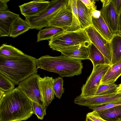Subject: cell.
<instances>
[{"mask_svg":"<svg viewBox=\"0 0 121 121\" xmlns=\"http://www.w3.org/2000/svg\"><path fill=\"white\" fill-rule=\"evenodd\" d=\"M5 92L0 90V98H1L5 93Z\"/></svg>","mask_w":121,"mask_h":121,"instance_id":"obj_38","label":"cell"},{"mask_svg":"<svg viewBox=\"0 0 121 121\" xmlns=\"http://www.w3.org/2000/svg\"><path fill=\"white\" fill-rule=\"evenodd\" d=\"M111 2L116 13L119 15L121 11V0H111Z\"/></svg>","mask_w":121,"mask_h":121,"instance_id":"obj_33","label":"cell"},{"mask_svg":"<svg viewBox=\"0 0 121 121\" xmlns=\"http://www.w3.org/2000/svg\"><path fill=\"white\" fill-rule=\"evenodd\" d=\"M72 21V13L70 0L61 7L55 17L50 21L48 26L60 28L67 31L70 28Z\"/></svg>","mask_w":121,"mask_h":121,"instance_id":"obj_9","label":"cell"},{"mask_svg":"<svg viewBox=\"0 0 121 121\" xmlns=\"http://www.w3.org/2000/svg\"><path fill=\"white\" fill-rule=\"evenodd\" d=\"M111 66L109 65L104 64L98 65L93 68L91 74L81 88V93L80 95H95L102 79Z\"/></svg>","mask_w":121,"mask_h":121,"instance_id":"obj_6","label":"cell"},{"mask_svg":"<svg viewBox=\"0 0 121 121\" xmlns=\"http://www.w3.org/2000/svg\"><path fill=\"white\" fill-rule=\"evenodd\" d=\"M80 0L84 4L88 9L89 11L91 14L93 11L96 10V6L95 5L96 2L95 0Z\"/></svg>","mask_w":121,"mask_h":121,"instance_id":"obj_30","label":"cell"},{"mask_svg":"<svg viewBox=\"0 0 121 121\" xmlns=\"http://www.w3.org/2000/svg\"><path fill=\"white\" fill-rule=\"evenodd\" d=\"M36 58L25 54L8 57L0 55V73L15 85L38 72Z\"/></svg>","mask_w":121,"mask_h":121,"instance_id":"obj_2","label":"cell"},{"mask_svg":"<svg viewBox=\"0 0 121 121\" xmlns=\"http://www.w3.org/2000/svg\"><path fill=\"white\" fill-rule=\"evenodd\" d=\"M9 0H0V11H4L8 10L7 3Z\"/></svg>","mask_w":121,"mask_h":121,"instance_id":"obj_34","label":"cell"},{"mask_svg":"<svg viewBox=\"0 0 121 121\" xmlns=\"http://www.w3.org/2000/svg\"><path fill=\"white\" fill-rule=\"evenodd\" d=\"M22 51L10 45L3 44L0 47V55L8 57L17 56L24 54Z\"/></svg>","mask_w":121,"mask_h":121,"instance_id":"obj_24","label":"cell"},{"mask_svg":"<svg viewBox=\"0 0 121 121\" xmlns=\"http://www.w3.org/2000/svg\"><path fill=\"white\" fill-rule=\"evenodd\" d=\"M82 60L70 58L62 55L57 56L46 55L36 59L37 69L55 73L62 77L80 75L83 68Z\"/></svg>","mask_w":121,"mask_h":121,"instance_id":"obj_3","label":"cell"},{"mask_svg":"<svg viewBox=\"0 0 121 121\" xmlns=\"http://www.w3.org/2000/svg\"><path fill=\"white\" fill-rule=\"evenodd\" d=\"M92 17L95 18H99L101 15V13L100 10H97L93 11L92 13Z\"/></svg>","mask_w":121,"mask_h":121,"instance_id":"obj_36","label":"cell"},{"mask_svg":"<svg viewBox=\"0 0 121 121\" xmlns=\"http://www.w3.org/2000/svg\"><path fill=\"white\" fill-rule=\"evenodd\" d=\"M30 29H31V27L27 22L19 17L15 21L12 26L9 37L13 38L16 37Z\"/></svg>","mask_w":121,"mask_h":121,"instance_id":"obj_21","label":"cell"},{"mask_svg":"<svg viewBox=\"0 0 121 121\" xmlns=\"http://www.w3.org/2000/svg\"><path fill=\"white\" fill-rule=\"evenodd\" d=\"M54 79L52 77H39V85L42 102L47 108L54 99L53 89Z\"/></svg>","mask_w":121,"mask_h":121,"instance_id":"obj_10","label":"cell"},{"mask_svg":"<svg viewBox=\"0 0 121 121\" xmlns=\"http://www.w3.org/2000/svg\"><path fill=\"white\" fill-rule=\"evenodd\" d=\"M117 93V94L121 93V84H120L119 85H118Z\"/></svg>","mask_w":121,"mask_h":121,"instance_id":"obj_37","label":"cell"},{"mask_svg":"<svg viewBox=\"0 0 121 121\" xmlns=\"http://www.w3.org/2000/svg\"><path fill=\"white\" fill-rule=\"evenodd\" d=\"M62 55L72 59H89L87 47L81 45L71 46L58 50Z\"/></svg>","mask_w":121,"mask_h":121,"instance_id":"obj_15","label":"cell"},{"mask_svg":"<svg viewBox=\"0 0 121 121\" xmlns=\"http://www.w3.org/2000/svg\"><path fill=\"white\" fill-rule=\"evenodd\" d=\"M91 42L84 30L73 31H64L49 41L50 48L53 50L68 46L81 45L87 47Z\"/></svg>","mask_w":121,"mask_h":121,"instance_id":"obj_4","label":"cell"},{"mask_svg":"<svg viewBox=\"0 0 121 121\" xmlns=\"http://www.w3.org/2000/svg\"><path fill=\"white\" fill-rule=\"evenodd\" d=\"M64 31L60 28L53 26L40 30L37 34V42L50 40L53 37Z\"/></svg>","mask_w":121,"mask_h":121,"instance_id":"obj_23","label":"cell"},{"mask_svg":"<svg viewBox=\"0 0 121 121\" xmlns=\"http://www.w3.org/2000/svg\"><path fill=\"white\" fill-rule=\"evenodd\" d=\"M86 121H94L90 118L86 117Z\"/></svg>","mask_w":121,"mask_h":121,"instance_id":"obj_39","label":"cell"},{"mask_svg":"<svg viewBox=\"0 0 121 121\" xmlns=\"http://www.w3.org/2000/svg\"><path fill=\"white\" fill-rule=\"evenodd\" d=\"M19 121V120H17V121Z\"/></svg>","mask_w":121,"mask_h":121,"instance_id":"obj_40","label":"cell"},{"mask_svg":"<svg viewBox=\"0 0 121 121\" xmlns=\"http://www.w3.org/2000/svg\"><path fill=\"white\" fill-rule=\"evenodd\" d=\"M69 0H53L46 9L39 14L25 17V20L29 24L31 29L40 30L48 27L50 21L55 17L60 9L67 4Z\"/></svg>","mask_w":121,"mask_h":121,"instance_id":"obj_5","label":"cell"},{"mask_svg":"<svg viewBox=\"0 0 121 121\" xmlns=\"http://www.w3.org/2000/svg\"><path fill=\"white\" fill-rule=\"evenodd\" d=\"M100 116L108 121H121V105L108 109L97 111Z\"/></svg>","mask_w":121,"mask_h":121,"instance_id":"obj_22","label":"cell"},{"mask_svg":"<svg viewBox=\"0 0 121 121\" xmlns=\"http://www.w3.org/2000/svg\"><path fill=\"white\" fill-rule=\"evenodd\" d=\"M19 14L9 10L0 11V37L9 36L12 26Z\"/></svg>","mask_w":121,"mask_h":121,"instance_id":"obj_14","label":"cell"},{"mask_svg":"<svg viewBox=\"0 0 121 121\" xmlns=\"http://www.w3.org/2000/svg\"><path fill=\"white\" fill-rule=\"evenodd\" d=\"M49 3V0H34L19 7L22 14L26 17L39 14L46 9Z\"/></svg>","mask_w":121,"mask_h":121,"instance_id":"obj_12","label":"cell"},{"mask_svg":"<svg viewBox=\"0 0 121 121\" xmlns=\"http://www.w3.org/2000/svg\"><path fill=\"white\" fill-rule=\"evenodd\" d=\"M117 33L121 35V11L118 15V31Z\"/></svg>","mask_w":121,"mask_h":121,"instance_id":"obj_35","label":"cell"},{"mask_svg":"<svg viewBox=\"0 0 121 121\" xmlns=\"http://www.w3.org/2000/svg\"><path fill=\"white\" fill-rule=\"evenodd\" d=\"M86 117L94 121H108L101 117L97 112L95 110H93L91 112L88 113L86 114ZM117 121H121L120 119H119Z\"/></svg>","mask_w":121,"mask_h":121,"instance_id":"obj_31","label":"cell"},{"mask_svg":"<svg viewBox=\"0 0 121 121\" xmlns=\"http://www.w3.org/2000/svg\"><path fill=\"white\" fill-rule=\"evenodd\" d=\"M120 84H121V83Z\"/></svg>","mask_w":121,"mask_h":121,"instance_id":"obj_41","label":"cell"},{"mask_svg":"<svg viewBox=\"0 0 121 121\" xmlns=\"http://www.w3.org/2000/svg\"><path fill=\"white\" fill-rule=\"evenodd\" d=\"M110 42L112 53L111 65L121 59V35L114 34Z\"/></svg>","mask_w":121,"mask_h":121,"instance_id":"obj_20","label":"cell"},{"mask_svg":"<svg viewBox=\"0 0 121 121\" xmlns=\"http://www.w3.org/2000/svg\"><path fill=\"white\" fill-rule=\"evenodd\" d=\"M63 80L62 78L59 77L54 79L53 89L56 97L60 99L64 92L63 88Z\"/></svg>","mask_w":121,"mask_h":121,"instance_id":"obj_28","label":"cell"},{"mask_svg":"<svg viewBox=\"0 0 121 121\" xmlns=\"http://www.w3.org/2000/svg\"><path fill=\"white\" fill-rule=\"evenodd\" d=\"M92 20L94 27L104 38L110 42L114 34L109 30L101 15L98 18L92 17Z\"/></svg>","mask_w":121,"mask_h":121,"instance_id":"obj_19","label":"cell"},{"mask_svg":"<svg viewBox=\"0 0 121 121\" xmlns=\"http://www.w3.org/2000/svg\"><path fill=\"white\" fill-rule=\"evenodd\" d=\"M85 30L91 42L103 54L111 65L112 53L110 42L104 38L93 25Z\"/></svg>","mask_w":121,"mask_h":121,"instance_id":"obj_8","label":"cell"},{"mask_svg":"<svg viewBox=\"0 0 121 121\" xmlns=\"http://www.w3.org/2000/svg\"><path fill=\"white\" fill-rule=\"evenodd\" d=\"M118 85L114 83L100 84L95 95H106L117 93Z\"/></svg>","mask_w":121,"mask_h":121,"instance_id":"obj_26","label":"cell"},{"mask_svg":"<svg viewBox=\"0 0 121 121\" xmlns=\"http://www.w3.org/2000/svg\"><path fill=\"white\" fill-rule=\"evenodd\" d=\"M33 107V114H35L38 118L42 120L46 114L47 108L36 102L31 101Z\"/></svg>","mask_w":121,"mask_h":121,"instance_id":"obj_29","label":"cell"},{"mask_svg":"<svg viewBox=\"0 0 121 121\" xmlns=\"http://www.w3.org/2000/svg\"><path fill=\"white\" fill-rule=\"evenodd\" d=\"M72 13V21L71 26L68 31H73L81 29L77 11V0H70Z\"/></svg>","mask_w":121,"mask_h":121,"instance_id":"obj_25","label":"cell"},{"mask_svg":"<svg viewBox=\"0 0 121 121\" xmlns=\"http://www.w3.org/2000/svg\"><path fill=\"white\" fill-rule=\"evenodd\" d=\"M39 76L37 73L31 75L19 83L17 88L31 101L44 107L42 102L39 86Z\"/></svg>","mask_w":121,"mask_h":121,"instance_id":"obj_7","label":"cell"},{"mask_svg":"<svg viewBox=\"0 0 121 121\" xmlns=\"http://www.w3.org/2000/svg\"><path fill=\"white\" fill-rule=\"evenodd\" d=\"M121 105V103L109 104L101 106L95 108H90V109L96 111H102L114 107Z\"/></svg>","mask_w":121,"mask_h":121,"instance_id":"obj_32","label":"cell"},{"mask_svg":"<svg viewBox=\"0 0 121 121\" xmlns=\"http://www.w3.org/2000/svg\"><path fill=\"white\" fill-rule=\"evenodd\" d=\"M101 15L109 30L113 34L118 31V15L116 13L111 2V0L107 4L102 5L100 10Z\"/></svg>","mask_w":121,"mask_h":121,"instance_id":"obj_11","label":"cell"},{"mask_svg":"<svg viewBox=\"0 0 121 121\" xmlns=\"http://www.w3.org/2000/svg\"><path fill=\"white\" fill-rule=\"evenodd\" d=\"M33 114L31 101L17 87L0 98V121L26 120Z\"/></svg>","mask_w":121,"mask_h":121,"instance_id":"obj_1","label":"cell"},{"mask_svg":"<svg viewBox=\"0 0 121 121\" xmlns=\"http://www.w3.org/2000/svg\"><path fill=\"white\" fill-rule=\"evenodd\" d=\"M77 4L81 29L85 30L86 28L93 25L92 14L80 0H77Z\"/></svg>","mask_w":121,"mask_h":121,"instance_id":"obj_16","label":"cell"},{"mask_svg":"<svg viewBox=\"0 0 121 121\" xmlns=\"http://www.w3.org/2000/svg\"><path fill=\"white\" fill-rule=\"evenodd\" d=\"M89 59L92 62L93 68L97 65L110 64L98 49L91 42L87 47Z\"/></svg>","mask_w":121,"mask_h":121,"instance_id":"obj_17","label":"cell"},{"mask_svg":"<svg viewBox=\"0 0 121 121\" xmlns=\"http://www.w3.org/2000/svg\"><path fill=\"white\" fill-rule=\"evenodd\" d=\"M87 102L91 108L98 107L111 104L121 103V93L89 96L87 98Z\"/></svg>","mask_w":121,"mask_h":121,"instance_id":"obj_13","label":"cell"},{"mask_svg":"<svg viewBox=\"0 0 121 121\" xmlns=\"http://www.w3.org/2000/svg\"><path fill=\"white\" fill-rule=\"evenodd\" d=\"M121 75V59L111 65L102 79L100 84L114 83Z\"/></svg>","mask_w":121,"mask_h":121,"instance_id":"obj_18","label":"cell"},{"mask_svg":"<svg viewBox=\"0 0 121 121\" xmlns=\"http://www.w3.org/2000/svg\"><path fill=\"white\" fill-rule=\"evenodd\" d=\"M15 88L14 84L0 73V90L6 92L11 91Z\"/></svg>","mask_w":121,"mask_h":121,"instance_id":"obj_27","label":"cell"}]
</instances>
